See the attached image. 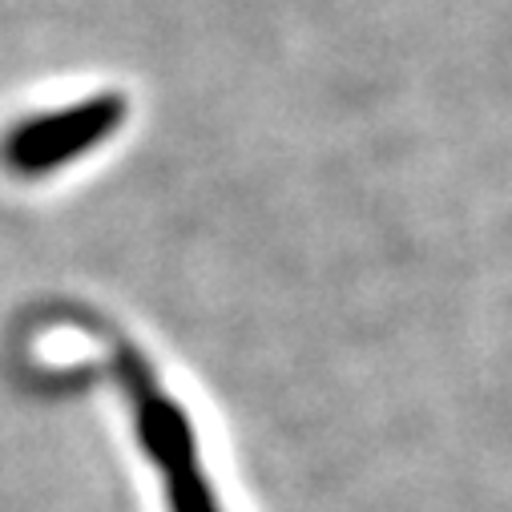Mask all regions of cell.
<instances>
[{
  "label": "cell",
  "mask_w": 512,
  "mask_h": 512,
  "mask_svg": "<svg viewBox=\"0 0 512 512\" xmlns=\"http://www.w3.org/2000/svg\"><path fill=\"white\" fill-rule=\"evenodd\" d=\"M117 125H121V101H113V97H97V101L73 105L65 113L33 117L5 138V166L25 178L57 170V166L73 162L77 154L93 150Z\"/></svg>",
  "instance_id": "6da1fadb"
}]
</instances>
